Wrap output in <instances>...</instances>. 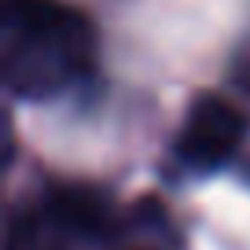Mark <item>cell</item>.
<instances>
[{"label": "cell", "mask_w": 250, "mask_h": 250, "mask_svg": "<svg viewBox=\"0 0 250 250\" xmlns=\"http://www.w3.org/2000/svg\"><path fill=\"white\" fill-rule=\"evenodd\" d=\"M92 59V26L85 15L52 0L4 4V78L19 96H52Z\"/></svg>", "instance_id": "1"}, {"label": "cell", "mask_w": 250, "mask_h": 250, "mask_svg": "<svg viewBox=\"0 0 250 250\" xmlns=\"http://www.w3.org/2000/svg\"><path fill=\"white\" fill-rule=\"evenodd\" d=\"M243 140V114L221 96H203L191 103L177 133V155L191 169H217L235 155Z\"/></svg>", "instance_id": "2"}, {"label": "cell", "mask_w": 250, "mask_h": 250, "mask_svg": "<svg viewBox=\"0 0 250 250\" xmlns=\"http://www.w3.org/2000/svg\"><path fill=\"white\" fill-rule=\"evenodd\" d=\"M52 210L62 225H74L81 232H96L103 225V199L85 188H62L52 195Z\"/></svg>", "instance_id": "3"}]
</instances>
